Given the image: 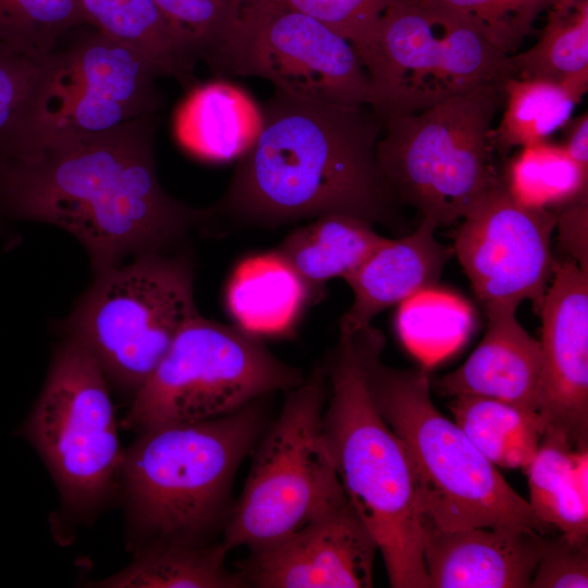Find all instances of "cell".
<instances>
[{"instance_id":"1","label":"cell","mask_w":588,"mask_h":588,"mask_svg":"<svg viewBox=\"0 0 588 588\" xmlns=\"http://www.w3.org/2000/svg\"><path fill=\"white\" fill-rule=\"evenodd\" d=\"M154 112L111 130L79 133L36 125L0 159V215L74 236L97 274L125 259L171 250L213 210L171 197L156 171Z\"/></svg>"},{"instance_id":"2","label":"cell","mask_w":588,"mask_h":588,"mask_svg":"<svg viewBox=\"0 0 588 588\" xmlns=\"http://www.w3.org/2000/svg\"><path fill=\"white\" fill-rule=\"evenodd\" d=\"M255 143L237 161L215 220L273 228L327 213L396 224L378 169L382 121L368 106L318 102L275 89Z\"/></svg>"},{"instance_id":"3","label":"cell","mask_w":588,"mask_h":588,"mask_svg":"<svg viewBox=\"0 0 588 588\" xmlns=\"http://www.w3.org/2000/svg\"><path fill=\"white\" fill-rule=\"evenodd\" d=\"M369 394L401 439L417 479L425 530L473 527L552 530L434 406L427 373L382 363L384 336L368 326L356 333Z\"/></svg>"},{"instance_id":"4","label":"cell","mask_w":588,"mask_h":588,"mask_svg":"<svg viewBox=\"0 0 588 588\" xmlns=\"http://www.w3.org/2000/svg\"><path fill=\"white\" fill-rule=\"evenodd\" d=\"M264 425L255 401L219 417L139 431L121 471L134 551L163 542L206 543L223 529L235 473Z\"/></svg>"},{"instance_id":"5","label":"cell","mask_w":588,"mask_h":588,"mask_svg":"<svg viewBox=\"0 0 588 588\" xmlns=\"http://www.w3.org/2000/svg\"><path fill=\"white\" fill-rule=\"evenodd\" d=\"M326 444L343 491L373 536L394 588H429L414 467L369 394L355 333H340L323 367Z\"/></svg>"},{"instance_id":"6","label":"cell","mask_w":588,"mask_h":588,"mask_svg":"<svg viewBox=\"0 0 588 588\" xmlns=\"http://www.w3.org/2000/svg\"><path fill=\"white\" fill-rule=\"evenodd\" d=\"M502 103V89L486 86L384 121L376 158L396 205L445 226L498 186L491 131Z\"/></svg>"},{"instance_id":"7","label":"cell","mask_w":588,"mask_h":588,"mask_svg":"<svg viewBox=\"0 0 588 588\" xmlns=\"http://www.w3.org/2000/svg\"><path fill=\"white\" fill-rule=\"evenodd\" d=\"M327 390L324 368L318 367L287 391L224 524L220 542L228 552L269 547L348 501L322 431Z\"/></svg>"},{"instance_id":"8","label":"cell","mask_w":588,"mask_h":588,"mask_svg":"<svg viewBox=\"0 0 588 588\" xmlns=\"http://www.w3.org/2000/svg\"><path fill=\"white\" fill-rule=\"evenodd\" d=\"M370 108L382 121L417 113L486 86L502 89L510 56L463 20L420 0H388L357 51Z\"/></svg>"},{"instance_id":"9","label":"cell","mask_w":588,"mask_h":588,"mask_svg":"<svg viewBox=\"0 0 588 588\" xmlns=\"http://www.w3.org/2000/svg\"><path fill=\"white\" fill-rule=\"evenodd\" d=\"M198 314L189 257L150 252L96 275L66 320V336L93 355L109 382L134 396Z\"/></svg>"},{"instance_id":"10","label":"cell","mask_w":588,"mask_h":588,"mask_svg":"<svg viewBox=\"0 0 588 588\" xmlns=\"http://www.w3.org/2000/svg\"><path fill=\"white\" fill-rule=\"evenodd\" d=\"M304 379L258 336L198 314L134 395L122 427L139 432L219 417L271 392H287Z\"/></svg>"},{"instance_id":"11","label":"cell","mask_w":588,"mask_h":588,"mask_svg":"<svg viewBox=\"0 0 588 588\" xmlns=\"http://www.w3.org/2000/svg\"><path fill=\"white\" fill-rule=\"evenodd\" d=\"M108 379L93 355L66 336L23 426L59 490L64 512L91 518L108 501L124 458Z\"/></svg>"},{"instance_id":"12","label":"cell","mask_w":588,"mask_h":588,"mask_svg":"<svg viewBox=\"0 0 588 588\" xmlns=\"http://www.w3.org/2000/svg\"><path fill=\"white\" fill-rule=\"evenodd\" d=\"M208 65L221 74L268 79L275 89L303 99L371 103L369 78L355 46L285 3L246 4Z\"/></svg>"},{"instance_id":"13","label":"cell","mask_w":588,"mask_h":588,"mask_svg":"<svg viewBox=\"0 0 588 588\" xmlns=\"http://www.w3.org/2000/svg\"><path fill=\"white\" fill-rule=\"evenodd\" d=\"M56 65L36 125L96 133L157 112L163 76L143 52L83 25L54 50Z\"/></svg>"},{"instance_id":"14","label":"cell","mask_w":588,"mask_h":588,"mask_svg":"<svg viewBox=\"0 0 588 588\" xmlns=\"http://www.w3.org/2000/svg\"><path fill=\"white\" fill-rule=\"evenodd\" d=\"M554 210L515 199L503 181L462 219L453 252L483 308L524 301L539 313L556 259L551 250Z\"/></svg>"},{"instance_id":"15","label":"cell","mask_w":588,"mask_h":588,"mask_svg":"<svg viewBox=\"0 0 588 588\" xmlns=\"http://www.w3.org/2000/svg\"><path fill=\"white\" fill-rule=\"evenodd\" d=\"M539 314L541 437L588 449V271L571 258L556 260Z\"/></svg>"},{"instance_id":"16","label":"cell","mask_w":588,"mask_h":588,"mask_svg":"<svg viewBox=\"0 0 588 588\" xmlns=\"http://www.w3.org/2000/svg\"><path fill=\"white\" fill-rule=\"evenodd\" d=\"M377 542L347 501L291 536L250 551L246 586L260 588H369Z\"/></svg>"},{"instance_id":"17","label":"cell","mask_w":588,"mask_h":588,"mask_svg":"<svg viewBox=\"0 0 588 588\" xmlns=\"http://www.w3.org/2000/svg\"><path fill=\"white\" fill-rule=\"evenodd\" d=\"M544 546L541 534L518 528L427 527L429 588H528Z\"/></svg>"},{"instance_id":"18","label":"cell","mask_w":588,"mask_h":588,"mask_svg":"<svg viewBox=\"0 0 588 588\" xmlns=\"http://www.w3.org/2000/svg\"><path fill=\"white\" fill-rule=\"evenodd\" d=\"M516 309L485 308L488 323L480 343L458 368L438 380L441 393L493 399L537 415L540 342L518 322Z\"/></svg>"},{"instance_id":"19","label":"cell","mask_w":588,"mask_h":588,"mask_svg":"<svg viewBox=\"0 0 588 588\" xmlns=\"http://www.w3.org/2000/svg\"><path fill=\"white\" fill-rule=\"evenodd\" d=\"M437 228L421 219L414 232L388 238L344 279L353 302L340 319V333H355L384 309L434 287L454 254L436 238Z\"/></svg>"},{"instance_id":"20","label":"cell","mask_w":588,"mask_h":588,"mask_svg":"<svg viewBox=\"0 0 588 588\" xmlns=\"http://www.w3.org/2000/svg\"><path fill=\"white\" fill-rule=\"evenodd\" d=\"M262 111L241 87L222 79L194 86L174 114V134L189 154L208 161L238 159L257 139Z\"/></svg>"},{"instance_id":"21","label":"cell","mask_w":588,"mask_h":588,"mask_svg":"<svg viewBox=\"0 0 588 588\" xmlns=\"http://www.w3.org/2000/svg\"><path fill=\"white\" fill-rule=\"evenodd\" d=\"M387 240L367 220L327 213L291 232L274 252L296 273L310 305L322 298L328 281L344 280Z\"/></svg>"},{"instance_id":"22","label":"cell","mask_w":588,"mask_h":588,"mask_svg":"<svg viewBox=\"0 0 588 588\" xmlns=\"http://www.w3.org/2000/svg\"><path fill=\"white\" fill-rule=\"evenodd\" d=\"M225 301L235 324L258 338L286 333L308 305L303 283L274 250L236 266Z\"/></svg>"},{"instance_id":"23","label":"cell","mask_w":588,"mask_h":588,"mask_svg":"<svg viewBox=\"0 0 588 588\" xmlns=\"http://www.w3.org/2000/svg\"><path fill=\"white\" fill-rule=\"evenodd\" d=\"M535 515L572 541L588 536V450H576L556 436H542L525 469Z\"/></svg>"},{"instance_id":"24","label":"cell","mask_w":588,"mask_h":588,"mask_svg":"<svg viewBox=\"0 0 588 588\" xmlns=\"http://www.w3.org/2000/svg\"><path fill=\"white\" fill-rule=\"evenodd\" d=\"M221 542H163L142 548L118 574L98 581L108 588H238L246 587L240 573L225 565Z\"/></svg>"},{"instance_id":"25","label":"cell","mask_w":588,"mask_h":588,"mask_svg":"<svg viewBox=\"0 0 588 588\" xmlns=\"http://www.w3.org/2000/svg\"><path fill=\"white\" fill-rule=\"evenodd\" d=\"M537 41L510 56L512 75L588 88V0H554Z\"/></svg>"},{"instance_id":"26","label":"cell","mask_w":588,"mask_h":588,"mask_svg":"<svg viewBox=\"0 0 588 588\" xmlns=\"http://www.w3.org/2000/svg\"><path fill=\"white\" fill-rule=\"evenodd\" d=\"M87 25L147 56L163 76L182 85L193 79L195 63L155 0H77Z\"/></svg>"},{"instance_id":"27","label":"cell","mask_w":588,"mask_h":588,"mask_svg":"<svg viewBox=\"0 0 588 588\" xmlns=\"http://www.w3.org/2000/svg\"><path fill=\"white\" fill-rule=\"evenodd\" d=\"M586 90L543 79L510 77L502 87L503 113L491 131L495 152L549 140L573 117Z\"/></svg>"},{"instance_id":"28","label":"cell","mask_w":588,"mask_h":588,"mask_svg":"<svg viewBox=\"0 0 588 588\" xmlns=\"http://www.w3.org/2000/svg\"><path fill=\"white\" fill-rule=\"evenodd\" d=\"M451 399L454 421L491 464L510 469L528 467L541 440L537 415L482 396Z\"/></svg>"},{"instance_id":"29","label":"cell","mask_w":588,"mask_h":588,"mask_svg":"<svg viewBox=\"0 0 588 588\" xmlns=\"http://www.w3.org/2000/svg\"><path fill=\"white\" fill-rule=\"evenodd\" d=\"M54 50L37 53L0 41V159L37 124L53 76Z\"/></svg>"},{"instance_id":"30","label":"cell","mask_w":588,"mask_h":588,"mask_svg":"<svg viewBox=\"0 0 588 588\" xmlns=\"http://www.w3.org/2000/svg\"><path fill=\"white\" fill-rule=\"evenodd\" d=\"M502 181L515 199L534 208L555 210L588 195V170L549 140L519 148Z\"/></svg>"},{"instance_id":"31","label":"cell","mask_w":588,"mask_h":588,"mask_svg":"<svg viewBox=\"0 0 588 588\" xmlns=\"http://www.w3.org/2000/svg\"><path fill=\"white\" fill-rule=\"evenodd\" d=\"M470 323L463 302L433 289L402 303L396 319L400 338L425 363L438 360L457 347Z\"/></svg>"},{"instance_id":"32","label":"cell","mask_w":588,"mask_h":588,"mask_svg":"<svg viewBox=\"0 0 588 588\" xmlns=\"http://www.w3.org/2000/svg\"><path fill=\"white\" fill-rule=\"evenodd\" d=\"M83 25L77 0H0V41L26 51L52 52Z\"/></svg>"},{"instance_id":"33","label":"cell","mask_w":588,"mask_h":588,"mask_svg":"<svg viewBox=\"0 0 588 588\" xmlns=\"http://www.w3.org/2000/svg\"><path fill=\"white\" fill-rule=\"evenodd\" d=\"M469 24L501 52L520 50L554 0H420Z\"/></svg>"},{"instance_id":"34","label":"cell","mask_w":588,"mask_h":588,"mask_svg":"<svg viewBox=\"0 0 588 588\" xmlns=\"http://www.w3.org/2000/svg\"><path fill=\"white\" fill-rule=\"evenodd\" d=\"M195 64H207L221 48L246 0H155Z\"/></svg>"},{"instance_id":"35","label":"cell","mask_w":588,"mask_h":588,"mask_svg":"<svg viewBox=\"0 0 588 588\" xmlns=\"http://www.w3.org/2000/svg\"><path fill=\"white\" fill-rule=\"evenodd\" d=\"M388 0H285L289 7L322 22L358 51L371 37Z\"/></svg>"},{"instance_id":"36","label":"cell","mask_w":588,"mask_h":588,"mask_svg":"<svg viewBox=\"0 0 588 588\" xmlns=\"http://www.w3.org/2000/svg\"><path fill=\"white\" fill-rule=\"evenodd\" d=\"M530 587H588V541H572L563 535L546 539Z\"/></svg>"},{"instance_id":"37","label":"cell","mask_w":588,"mask_h":588,"mask_svg":"<svg viewBox=\"0 0 588 588\" xmlns=\"http://www.w3.org/2000/svg\"><path fill=\"white\" fill-rule=\"evenodd\" d=\"M554 211L561 245L571 259L588 271V195Z\"/></svg>"},{"instance_id":"38","label":"cell","mask_w":588,"mask_h":588,"mask_svg":"<svg viewBox=\"0 0 588 588\" xmlns=\"http://www.w3.org/2000/svg\"><path fill=\"white\" fill-rule=\"evenodd\" d=\"M564 140L561 144L569 157L588 170V113L585 111L563 127Z\"/></svg>"},{"instance_id":"39","label":"cell","mask_w":588,"mask_h":588,"mask_svg":"<svg viewBox=\"0 0 588 588\" xmlns=\"http://www.w3.org/2000/svg\"><path fill=\"white\" fill-rule=\"evenodd\" d=\"M247 4H278L284 3L285 0H246Z\"/></svg>"}]
</instances>
